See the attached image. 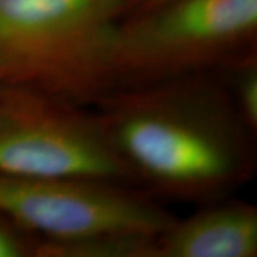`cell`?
Here are the masks:
<instances>
[{"instance_id": "cell-10", "label": "cell", "mask_w": 257, "mask_h": 257, "mask_svg": "<svg viewBox=\"0 0 257 257\" xmlns=\"http://www.w3.org/2000/svg\"><path fill=\"white\" fill-rule=\"evenodd\" d=\"M6 84L0 80V113H2V109H3V103H5V96H6Z\"/></svg>"}, {"instance_id": "cell-6", "label": "cell", "mask_w": 257, "mask_h": 257, "mask_svg": "<svg viewBox=\"0 0 257 257\" xmlns=\"http://www.w3.org/2000/svg\"><path fill=\"white\" fill-rule=\"evenodd\" d=\"M257 211L246 204L206 210L175 221L157 237L156 257H254Z\"/></svg>"}, {"instance_id": "cell-7", "label": "cell", "mask_w": 257, "mask_h": 257, "mask_svg": "<svg viewBox=\"0 0 257 257\" xmlns=\"http://www.w3.org/2000/svg\"><path fill=\"white\" fill-rule=\"evenodd\" d=\"M237 96L243 119L250 127L257 126V72L256 67H247L240 74Z\"/></svg>"}, {"instance_id": "cell-9", "label": "cell", "mask_w": 257, "mask_h": 257, "mask_svg": "<svg viewBox=\"0 0 257 257\" xmlns=\"http://www.w3.org/2000/svg\"><path fill=\"white\" fill-rule=\"evenodd\" d=\"M167 2H170V0H127L126 12H128V15H133V13L153 9V8L160 6V5L167 3Z\"/></svg>"}, {"instance_id": "cell-8", "label": "cell", "mask_w": 257, "mask_h": 257, "mask_svg": "<svg viewBox=\"0 0 257 257\" xmlns=\"http://www.w3.org/2000/svg\"><path fill=\"white\" fill-rule=\"evenodd\" d=\"M30 243L22 230L0 216V257H22L30 254Z\"/></svg>"}, {"instance_id": "cell-2", "label": "cell", "mask_w": 257, "mask_h": 257, "mask_svg": "<svg viewBox=\"0 0 257 257\" xmlns=\"http://www.w3.org/2000/svg\"><path fill=\"white\" fill-rule=\"evenodd\" d=\"M209 110L160 97L120 101L101 127L126 162L159 186L209 192L239 175L237 140Z\"/></svg>"}, {"instance_id": "cell-5", "label": "cell", "mask_w": 257, "mask_h": 257, "mask_svg": "<svg viewBox=\"0 0 257 257\" xmlns=\"http://www.w3.org/2000/svg\"><path fill=\"white\" fill-rule=\"evenodd\" d=\"M0 175L114 183L130 169L101 124L47 96L8 86L0 113Z\"/></svg>"}, {"instance_id": "cell-3", "label": "cell", "mask_w": 257, "mask_h": 257, "mask_svg": "<svg viewBox=\"0 0 257 257\" xmlns=\"http://www.w3.org/2000/svg\"><path fill=\"white\" fill-rule=\"evenodd\" d=\"M257 0H170L120 22L114 76H163L210 63L251 40Z\"/></svg>"}, {"instance_id": "cell-4", "label": "cell", "mask_w": 257, "mask_h": 257, "mask_svg": "<svg viewBox=\"0 0 257 257\" xmlns=\"http://www.w3.org/2000/svg\"><path fill=\"white\" fill-rule=\"evenodd\" d=\"M0 216L46 240L36 251L119 237H159L175 220L110 183L0 175Z\"/></svg>"}, {"instance_id": "cell-1", "label": "cell", "mask_w": 257, "mask_h": 257, "mask_svg": "<svg viewBox=\"0 0 257 257\" xmlns=\"http://www.w3.org/2000/svg\"><path fill=\"white\" fill-rule=\"evenodd\" d=\"M127 0H0V80L47 97H87L113 73Z\"/></svg>"}]
</instances>
